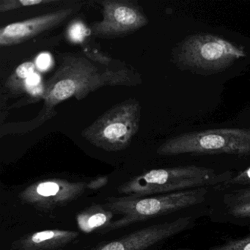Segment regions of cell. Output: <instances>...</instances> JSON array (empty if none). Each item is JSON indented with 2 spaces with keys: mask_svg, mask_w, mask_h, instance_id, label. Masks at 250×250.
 <instances>
[{
  "mask_svg": "<svg viewBox=\"0 0 250 250\" xmlns=\"http://www.w3.org/2000/svg\"><path fill=\"white\" fill-rule=\"evenodd\" d=\"M59 188V186L55 183H43L38 187L37 191L41 195L53 196L58 192Z\"/></svg>",
  "mask_w": 250,
  "mask_h": 250,
  "instance_id": "obj_12",
  "label": "cell"
},
{
  "mask_svg": "<svg viewBox=\"0 0 250 250\" xmlns=\"http://www.w3.org/2000/svg\"><path fill=\"white\" fill-rule=\"evenodd\" d=\"M106 221V215L104 214V213H96L89 219L87 224H88L90 228H96V227L104 225Z\"/></svg>",
  "mask_w": 250,
  "mask_h": 250,
  "instance_id": "obj_15",
  "label": "cell"
},
{
  "mask_svg": "<svg viewBox=\"0 0 250 250\" xmlns=\"http://www.w3.org/2000/svg\"><path fill=\"white\" fill-rule=\"evenodd\" d=\"M55 235L53 231H43V232H38L33 236V241L36 244L43 242L46 240L51 239Z\"/></svg>",
  "mask_w": 250,
  "mask_h": 250,
  "instance_id": "obj_16",
  "label": "cell"
},
{
  "mask_svg": "<svg viewBox=\"0 0 250 250\" xmlns=\"http://www.w3.org/2000/svg\"><path fill=\"white\" fill-rule=\"evenodd\" d=\"M103 20L92 24L91 31L97 37L115 39L132 34L147 24V17L135 3L125 0H104Z\"/></svg>",
  "mask_w": 250,
  "mask_h": 250,
  "instance_id": "obj_5",
  "label": "cell"
},
{
  "mask_svg": "<svg viewBox=\"0 0 250 250\" xmlns=\"http://www.w3.org/2000/svg\"><path fill=\"white\" fill-rule=\"evenodd\" d=\"M104 77L85 58H66L48 82L43 93L46 106H55L72 96L83 98L104 84Z\"/></svg>",
  "mask_w": 250,
  "mask_h": 250,
  "instance_id": "obj_4",
  "label": "cell"
},
{
  "mask_svg": "<svg viewBox=\"0 0 250 250\" xmlns=\"http://www.w3.org/2000/svg\"><path fill=\"white\" fill-rule=\"evenodd\" d=\"M140 104L128 99L101 115L82 132L87 141L106 150H120L129 146L139 130Z\"/></svg>",
  "mask_w": 250,
  "mask_h": 250,
  "instance_id": "obj_2",
  "label": "cell"
},
{
  "mask_svg": "<svg viewBox=\"0 0 250 250\" xmlns=\"http://www.w3.org/2000/svg\"><path fill=\"white\" fill-rule=\"evenodd\" d=\"M36 65L33 62H25L21 64L16 70L14 77L25 81L30 75L35 73Z\"/></svg>",
  "mask_w": 250,
  "mask_h": 250,
  "instance_id": "obj_11",
  "label": "cell"
},
{
  "mask_svg": "<svg viewBox=\"0 0 250 250\" xmlns=\"http://www.w3.org/2000/svg\"><path fill=\"white\" fill-rule=\"evenodd\" d=\"M245 56L244 51L212 35H197L183 42L175 53L178 63L193 71L214 72Z\"/></svg>",
  "mask_w": 250,
  "mask_h": 250,
  "instance_id": "obj_3",
  "label": "cell"
},
{
  "mask_svg": "<svg viewBox=\"0 0 250 250\" xmlns=\"http://www.w3.org/2000/svg\"><path fill=\"white\" fill-rule=\"evenodd\" d=\"M73 8L59 10L25 21L11 23L0 30V45L14 46L54 28L74 14Z\"/></svg>",
  "mask_w": 250,
  "mask_h": 250,
  "instance_id": "obj_6",
  "label": "cell"
},
{
  "mask_svg": "<svg viewBox=\"0 0 250 250\" xmlns=\"http://www.w3.org/2000/svg\"><path fill=\"white\" fill-rule=\"evenodd\" d=\"M165 156L196 154H250V129L220 128L187 133L165 142L158 149Z\"/></svg>",
  "mask_w": 250,
  "mask_h": 250,
  "instance_id": "obj_1",
  "label": "cell"
},
{
  "mask_svg": "<svg viewBox=\"0 0 250 250\" xmlns=\"http://www.w3.org/2000/svg\"><path fill=\"white\" fill-rule=\"evenodd\" d=\"M250 182V167L249 169H246L244 172L240 173L239 175H237L235 178H232V180H229L228 184H248Z\"/></svg>",
  "mask_w": 250,
  "mask_h": 250,
  "instance_id": "obj_14",
  "label": "cell"
},
{
  "mask_svg": "<svg viewBox=\"0 0 250 250\" xmlns=\"http://www.w3.org/2000/svg\"><path fill=\"white\" fill-rule=\"evenodd\" d=\"M206 250H250V235L241 239L228 241Z\"/></svg>",
  "mask_w": 250,
  "mask_h": 250,
  "instance_id": "obj_10",
  "label": "cell"
},
{
  "mask_svg": "<svg viewBox=\"0 0 250 250\" xmlns=\"http://www.w3.org/2000/svg\"><path fill=\"white\" fill-rule=\"evenodd\" d=\"M229 213L238 218L250 219V188L243 190L229 197Z\"/></svg>",
  "mask_w": 250,
  "mask_h": 250,
  "instance_id": "obj_7",
  "label": "cell"
},
{
  "mask_svg": "<svg viewBox=\"0 0 250 250\" xmlns=\"http://www.w3.org/2000/svg\"><path fill=\"white\" fill-rule=\"evenodd\" d=\"M90 30L84 23L75 21L71 23L68 29V36L71 42L74 43H82L90 33Z\"/></svg>",
  "mask_w": 250,
  "mask_h": 250,
  "instance_id": "obj_9",
  "label": "cell"
},
{
  "mask_svg": "<svg viewBox=\"0 0 250 250\" xmlns=\"http://www.w3.org/2000/svg\"><path fill=\"white\" fill-rule=\"evenodd\" d=\"M55 2H56V0H2L0 2V11L2 13L8 12L24 7L53 3Z\"/></svg>",
  "mask_w": 250,
  "mask_h": 250,
  "instance_id": "obj_8",
  "label": "cell"
},
{
  "mask_svg": "<svg viewBox=\"0 0 250 250\" xmlns=\"http://www.w3.org/2000/svg\"><path fill=\"white\" fill-rule=\"evenodd\" d=\"M42 78L41 76L37 73H33L32 75H30L27 80H25L26 87H37V86L42 84L41 83Z\"/></svg>",
  "mask_w": 250,
  "mask_h": 250,
  "instance_id": "obj_17",
  "label": "cell"
},
{
  "mask_svg": "<svg viewBox=\"0 0 250 250\" xmlns=\"http://www.w3.org/2000/svg\"><path fill=\"white\" fill-rule=\"evenodd\" d=\"M52 57L49 53H42L36 59V65L42 71H46L52 65Z\"/></svg>",
  "mask_w": 250,
  "mask_h": 250,
  "instance_id": "obj_13",
  "label": "cell"
}]
</instances>
